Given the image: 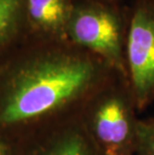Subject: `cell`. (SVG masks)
<instances>
[{
	"instance_id": "cell-5",
	"label": "cell",
	"mask_w": 154,
	"mask_h": 155,
	"mask_svg": "<svg viewBox=\"0 0 154 155\" xmlns=\"http://www.w3.org/2000/svg\"><path fill=\"white\" fill-rule=\"evenodd\" d=\"M12 155H101L78 112L47 122L13 141Z\"/></svg>"
},
{
	"instance_id": "cell-4",
	"label": "cell",
	"mask_w": 154,
	"mask_h": 155,
	"mask_svg": "<svg viewBox=\"0 0 154 155\" xmlns=\"http://www.w3.org/2000/svg\"><path fill=\"white\" fill-rule=\"evenodd\" d=\"M126 79L139 112L154 102V0H134L128 7Z\"/></svg>"
},
{
	"instance_id": "cell-9",
	"label": "cell",
	"mask_w": 154,
	"mask_h": 155,
	"mask_svg": "<svg viewBox=\"0 0 154 155\" xmlns=\"http://www.w3.org/2000/svg\"><path fill=\"white\" fill-rule=\"evenodd\" d=\"M13 154V141L0 135V155Z\"/></svg>"
},
{
	"instance_id": "cell-7",
	"label": "cell",
	"mask_w": 154,
	"mask_h": 155,
	"mask_svg": "<svg viewBox=\"0 0 154 155\" xmlns=\"http://www.w3.org/2000/svg\"><path fill=\"white\" fill-rule=\"evenodd\" d=\"M27 36L25 0H0V61Z\"/></svg>"
},
{
	"instance_id": "cell-10",
	"label": "cell",
	"mask_w": 154,
	"mask_h": 155,
	"mask_svg": "<svg viewBox=\"0 0 154 155\" xmlns=\"http://www.w3.org/2000/svg\"><path fill=\"white\" fill-rule=\"evenodd\" d=\"M97 1L106 2V3H121V0H97Z\"/></svg>"
},
{
	"instance_id": "cell-6",
	"label": "cell",
	"mask_w": 154,
	"mask_h": 155,
	"mask_svg": "<svg viewBox=\"0 0 154 155\" xmlns=\"http://www.w3.org/2000/svg\"><path fill=\"white\" fill-rule=\"evenodd\" d=\"M73 0H25L29 38L67 40L66 29Z\"/></svg>"
},
{
	"instance_id": "cell-3",
	"label": "cell",
	"mask_w": 154,
	"mask_h": 155,
	"mask_svg": "<svg viewBox=\"0 0 154 155\" xmlns=\"http://www.w3.org/2000/svg\"><path fill=\"white\" fill-rule=\"evenodd\" d=\"M127 29L128 6L97 0H73L66 39L126 77Z\"/></svg>"
},
{
	"instance_id": "cell-1",
	"label": "cell",
	"mask_w": 154,
	"mask_h": 155,
	"mask_svg": "<svg viewBox=\"0 0 154 155\" xmlns=\"http://www.w3.org/2000/svg\"><path fill=\"white\" fill-rule=\"evenodd\" d=\"M116 73L67 40L27 37L0 61V135L14 141L76 113Z\"/></svg>"
},
{
	"instance_id": "cell-2",
	"label": "cell",
	"mask_w": 154,
	"mask_h": 155,
	"mask_svg": "<svg viewBox=\"0 0 154 155\" xmlns=\"http://www.w3.org/2000/svg\"><path fill=\"white\" fill-rule=\"evenodd\" d=\"M138 109L126 77L116 73L78 111L101 155H135Z\"/></svg>"
},
{
	"instance_id": "cell-8",
	"label": "cell",
	"mask_w": 154,
	"mask_h": 155,
	"mask_svg": "<svg viewBox=\"0 0 154 155\" xmlns=\"http://www.w3.org/2000/svg\"><path fill=\"white\" fill-rule=\"evenodd\" d=\"M135 155H154V116L139 119Z\"/></svg>"
}]
</instances>
